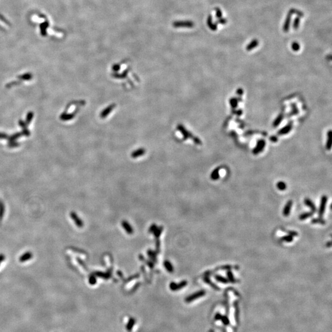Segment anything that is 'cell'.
Wrapping results in <instances>:
<instances>
[{"instance_id":"cell-12","label":"cell","mask_w":332,"mask_h":332,"mask_svg":"<svg viewBox=\"0 0 332 332\" xmlns=\"http://www.w3.org/2000/svg\"><path fill=\"white\" fill-rule=\"evenodd\" d=\"M204 281H205L207 283H208V284H209V285H210L212 288L216 289V290H219V288L215 284V283H213L210 281V279H209V278H208L207 276H206V277L204 278Z\"/></svg>"},{"instance_id":"cell-2","label":"cell","mask_w":332,"mask_h":332,"mask_svg":"<svg viewBox=\"0 0 332 332\" xmlns=\"http://www.w3.org/2000/svg\"><path fill=\"white\" fill-rule=\"evenodd\" d=\"M327 199H328L327 197L325 195L322 196V197H321L320 208H319V218H322L324 215V213L325 209L326 204V202H327Z\"/></svg>"},{"instance_id":"cell-19","label":"cell","mask_w":332,"mask_h":332,"mask_svg":"<svg viewBox=\"0 0 332 332\" xmlns=\"http://www.w3.org/2000/svg\"><path fill=\"white\" fill-rule=\"evenodd\" d=\"M281 240H282V241H283V242H291L293 240V237H292V235H285V236L282 237L281 239Z\"/></svg>"},{"instance_id":"cell-11","label":"cell","mask_w":332,"mask_h":332,"mask_svg":"<svg viewBox=\"0 0 332 332\" xmlns=\"http://www.w3.org/2000/svg\"><path fill=\"white\" fill-rule=\"evenodd\" d=\"M314 212L313 211L310 212L304 213L301 214V215L299 216V219H300V220H304V219H307L310 217H312L314 215Z\"/></svg>"},{"instance_id":"cell-4","label":"cell","mask_w":332,"mask_h":332,"mask_svg":"<svg viewBox=\"0 0 332 332\" xmlns=\"http://www.w3.org/2000/svg\"><path fill=\"white\" fill-rule=\"evenodd\" d=\"M292 204H293V202L291 200L288 201L287 202V204L285 206V207H284V208H283V214L285 217H288L289 215H290Z\"/></svg>"},{"instance_id":"cell-38","label":"cell","mask_w":332,"mask_h":332,"mask_svg":"<svg viewBox=\"0 0 332 332\" xmlns=\"http://www.w3.org/2000/svg\"><path fill=\"white\" fill-rule=\"evenodd\" d=\"M208 332H214V331H213V330H210L209 331H208Z\"/></svg>"},{"instance_id":"cell-7","label":"cell","mask_w":332,"mask_h":332,"mask_svg":"<svg viewBox=\"0 0 332 332\" xmlns=\"http://www.w3.org/2000/svg\"><path fill=\"white\" fill-rule=\"evenodd\" d=\"M304 204H306L308 207H309L311 210L314 212H315L316 211V208H315V206L314 205V203L313 202V201L310 200L309 198H306L304 200Z\"/></svg>"},{"instance_id":"cell-30","label":"cell","mask_w":332,"mask_h":332,"mask_svg":"<svg viewBox=\"0 0 332 332\" xmlns=\"http://www.w3.org/2000/svg\"><path fill=\"white\" fill-rule=\"evenodd\" d=\"M19 144L18 143H17V142H15L14 141H13V142H10L9 143V144H8V146H9V147H13V148H14V147H15L19 146Z\"/></svg>"},{"instance_id":"cell-21","label":"cell","mask_w":332,"mask_h":332,"mask_svg":"<svg viewBox=\"0 0 332 332\" xmlns=\"http://www.w3.org/2000/svg\"><path fill=\"white\" fill-rule=\"evenodd\" d=\"M289 13H290L292 15L293 14H297V15H298L299 17H303V16H304L303 13L302 12H301L300 10H297V9H291L290 10V12H289Z\"/></svg>"},{"instance_id":"cell-8","label":"cell","mask_w":332,"mask_h":332,"mask_svg":"<svg viewBox=\"0 0 332 332\" xmlns=\"http://www.w3.org/2000/svg\"><path fill=\"white\" fill-rule=\"evenodd\" d=\"M122 225L123 228L126 230V231L128 234H132L133 233V228L131 227V226L127 222H125V221L123 222L122 223Z\"/></svg>"},{"instance_id":"cell-16","label":"cell","mask_w":332,"mask_h":332,"mask_svg":"<svg viewBox=\"0 0 332 332\" xmlns=\"http://www.w3.org/2000/svg\"><path fill=\"white\" fill-rule=\"evenodd\" d=\"M32 77H33V75L31 73H25L24 74H22V75H20L18 76V78L20 79H22V80H30Z\"/></svg>"},{"instance_id":"cell-37","label":"cell","mask_w":332,"mask_h":332,"mask_svg":"<svg viewBox=\"0 0 332 332\" xmlns=\"http://www.w3.org/2000/svg\"><path fill=\"white\" fill-rule=\"evenodd\" d=\"M326 247H331V242H330V241L328 242L327 243H326Z\"/></svg>"},{"instance_id":"cell-20","label":"cell","mask_w":332,"mask_h":332,"mask_svg":"<svg viewBox=\"0 0 332 332\" xmlns=\"http://www.w3.org/2000/svg\"><path fill=\"white\" fill-rule=\"evenodd\" d=\"M311 223L313 224H325V221L324 220V219H322V218H314L313 219Z\"/></svg>"},{"instance_id":"cell-14","label":"cell","mask_w":332,"mask_h":332,"mask_svg":"<svg viewBox=\"0 0 332 332\" xmlns=\"http://www.w3.org/2000/svg\"><path fill=\"white\" fill-rule=\"evenodd\" d=\"M215 278L218 282H219L223 283H227L229 282V281L227 279H226L225 277H224L220 275H216L215 276Z\"/></svg>"},{"instance_id":"cell-32","label":"cell","mask_w":332,"mask_h":332,"mask_svg":"<svg viewBox=\"0 0 332 332\" xmlns=\"http://www.w3.org/2000/svg\"><path fill=\"white\" fill-rule=\"evenodd\" d=\"M19 125L22 127L24 129H25V128H26V123H25L24 122H23L22 121H19Z\"/></svg>"},{"instance_id":"cell-26","label":"cell","mask_w":332,"mask_h":332,"mask_svg":"<svg viewBox=\"0 0 332 332\" xmlns=\"http://www.w3.org/2000/svg\"><path fill=\"white\" fill-rule=\"evenodd\" d=\"M211 178L212 180H216L219 178V174H218V169H216L213 171L211 175Z\"/></svg>"},{"instance_id":"cell-10","label":"cell","mask_w":332,"mask_h":332,"mask_svg":"<svg viewBox=\"0 0 332 332\" xmlns=\"http://www.w3.org/2000/svg\"><path fill=\"white\" fill-rule=\"evenodd\" d=\"M207 24L208 26H209V28L213 30V31H216L217 29V26L215 24H213L212 22V17L211 15H209L208 17V20H207Z\"/></svg>"},{"instance_id":"cell-25","label":"cell","mask_w":332,"mask_h":332,"mask_svg":"<svg viewBox=\"0 0 332 332\" xmlns=\"http://www.w3.org/2000/svg\"><path fill=\"white\" fill-rule=\"evenodd\" d=\"M22 135H23L22 133H16L9 138V141L10 142L15 141L16 139H17L18 138H19L20 136H22Z\"/></svg>"},{"instance_id":"cell-23","label":"cell","mask_w":332,"mask_h":332,"mask_svg":"<svg viewBox=\"0 0 332 332\" xmlns=\"http://www.w3.org/2000/svg\"><path fill=\"white\" fill-rule=\"evenodd\" d=\"M277 188L279 189L281 191H283L285 190L287 188V186L286 184L284 183V182L283 181H279V183L277 184Z\"/></svg>"},{"instance_id":"cell-31","label":"cell","mask_w":332,"mask_h":332,"mask_svg":"<svg viewBox=\"0 0 332 332\" xmlns=\"http://www.w3.org/2000/svg\"><path fill=\"white\" fill-rule=\"evenodd\" d=\"M287 233L289 234V235H292V237H297V235H298V233L294 231H288Z\"/></svg>"},{"instance_id":"cell-24","label":"cell","mask_w":332,"mask_h":332,"mask_svg":"<svg viewBox=\"0 0 332 332\" xmlns=\"http://www.w3.org/2000/svg\"><path fill=\"white\" fill-rule=\"evenodd\" d=\"M299 23H300V19H299V17H296L295 19L294 20V22L293 24V27L294 30H297L299 28Z\"/></svg>"},{"instance_id":"cell-35","label":"cell","mask_w":332,"mask_h":332,"mask_svg":"<svg viewBox=\"0 0 332 332\" xmlns=\"http://www.w3.org/2000/svg\"><path fill=\"white\" fill-rule=\"evenodd\" d=\"M8 138V135L4 133L0 132V139H6Z\"/></svg>"},{"instance_id":"cell-3","label":"cell","mask_w":332,"mask_h":332,"mask_svg":"<svg viewBox=\"0 0 332 332\" xmlns=\"http://www.w3.org/2000/svg\"><path fill=\"white\" fill-rule=\"evenodd\" d=\"M186 285H187V282L186 281H181L179 283L172 282L170 284V288L171 289V290L172 291H178L179 290H180V289L186 287Z\"/></svg>"},{"instance_id":"cell-13","label":"cell","mask_w":332,"mask_h":332,"mask_svg":"<svg viewBox=\"0 0 332 332\" xmlns=\"http://www.w3.org/2000/svg\"><path fill=\"white\" fill-rule=\"evenodd\" d=\"M73 116H74V115H73V114L68 115L66 113H63L60 116V118L62 121H68V120H69L71 119H73Z\"/></svg>"},{"instance_id":"cell-22","label":"cell","mask_w":332,"mask_h":332,"mask_svg":"<svg viewBox=\"0 0 332 332\" xmlns=\"http://www.w3.org/2000/svg\"><path fill=\"white\" fill-rule=\"evenodd\" d=\"M33 116H34V114H33V112H31V111L29 112V113L27 114V115H26V124H30V122L31 121V120L33 119Z\"/></svg>"},{"instance_id":"cell-36","label":"cell","mask_w":332,"mask_h":332,"mask_svg":"<svg viewBox=\"0 0 332 332\" xmlns=\"http://www.w3.org/2000/svg\"><path fill=\"white\" fill-rule=\"evenodd\" d=\"M17 83H17V82H16V81H15V82H13V83H9V84H7L6 87H8V88H10V87H12L13 85H17Z\"/></svg>"},{"instance_id":"cell-6","label":"cell","mask_w":332,"mask_h":332,"mask_svg":"<svg viewBox=\"0 0 332 332\" xmlns=\"http://www.w3.org/2000/svg\"><path fill=\"white\" fill-rule=\"evenodd\" d=\"M135 323H136V320H135V319L134 318H133V317L129 318V319H128V322H127V325H126V329H127V331L128 332H131V331H132V329H133V326H134V325L135 324Z\"/></svg>"},{"instance_id":"cell-29","label":"cell","mask_w":332,"mask_h":332,"mask_svg":"<svg viewBox=\"0 0 332 332\" xmlns=\"http://www.w3.org/2000/svg\"><path fill=\"white\" fill-rule=\"evenodd\" d=\"M216 16L217 18L220 19L222 17V12L219 8H216Z\"/></svg>"},{"instance_id":"cell-27","label":"cell","mask_w":332,"mask_h":332,"mask_svg":"<svg viewBox=\"0 0 332 332\" xmlns=\"http://www.w3.org/2000/svg\"><path fill=\"white\" fill-rule=\"evenodd\" d=\"M299 47H300V46H299V43H298V42H293V43H292V49H293V51H299Z\"/></svg>"},{"instance_id":"cell-1","label":"cell","mask_w":332,"mask_h":332,"mask_svg":"<svg viewBox=\"0 0 332 332\" xmlns=\"http://www.w3.org/2000/svg\"><path fill=\"white\" fill-rule=\"evenodd\" d=\"M206 292L204 290H201L198 291L194 293H192L191 295L188 296V297H186L185 299V301L186 303H191L192 301H193L194 300H196V299H198L199 298H201L202 297H204L205 294H206Z\"/></svg>"},{"instance_id":"cell-28","label":"cell","mask_w":332,"mask_h":332,"mask_svg":"<svg viewBox=\"0 0 332 332\" xmlns=\"http://www.w3.org/2000/svg\"><path fill=\"white\" fill-rule=\"evenodd\" d=\"M221 320L222 321V322L224 324V325H228L229 324V320L228 317L227 316H226V315H224V316H223L222 315V317L221 318Z\"/></svg>"},{"instance_id":"cell-9","label":"cell","mask_w":332,"mask_h":332,"mask_svg":"<svg viewBox=\"0 0 332 332\" xmlns=\"http://www.w3.org/2000/svg\"><path fill=\"white\" fill-rule=\"evenodd\" d=\"M258 44H259L258 41L256 39H255V40L251 41L250 43L247 45V47H246V49H247V51H251V50H252L253 49H254V48L256 47L257 46H258Z\"/></svg>"},{"instance_id":"cell-15","label":"cell","mask_w":332,"mask_h":332,"mask_svg":"<svg viewBox=\"0 0 332 332\" xmlns=\"http://www.w3.org/2000/svg\"><path fill=\"white\" fill-rule=\"evenodd\" d=\"M164 266L165 267V269L167 270L168 272H173L174 267H173L172 264L170 263V262H169L168 261H165L164 262Z\"/></svg>"},{"instance_id":"cell-17","label":"cell","mask_w":332,"mask_h":332,"mask_svg":"<svg viewBox=\"0 0 332 332\" xmlns=\"http://www.w3.org/2000/svg\"><path fill=\"white\" fill-rule=\"evenodd\" d=\"M41 34L42 35L45 36L46 34V30L47 28L48 27V24L46 22H44L43 24H41Z\"/></svg>"},{"instance_id":"cell-5","label":"cell","mask_w":332,"mask_h":332,"mask_svg":"<svg viewBox=\"0 0 332 332\" xmlns=\"http://www.w3.org/2000/svg\"><path fill=\"white\" fill-rule=\"evenodd\" d=\"M291 17H292V14L290 13H289L285 19V23L284 25H283V31L285 32H288L289 30V28H290V22H291Z\"/></svg>"},{"instance_id":"cell-34","label":"cell","mask_w":332,"mask_h":332,"mask_svg":"<svg viewBox=\"0 0 332 332\" xmlns=\"http://www.w3.org/2000/svg\"><path fill=\"white\" fill-rule=\"evenodd\" d=\"M222 317V314H220L219 313H217L216 315H215V320H221Z\"/></svg>"},{"instance_id":"cell-18","label":"cell","mask_w":332,"mask_h":332,"mask_svg":"<svg viewBox=\"0 0 332 332\" xmlns=\"http://www.w3.org/2000/svg\"><path fill=\"white\" fill-rule=\"evenodd\" d=\"M227 276L228 277V281L231 283H235L237 282V281L235 279V278L233 274V273L231 271H228L227 272Z\"/></svg>"},{"instance_id":"cell-33","label":"cell","mask_w":332,"mask_h":332,"mask_svg":"<svg viewBox=\"0 0 332 332\" xmlns=\"http://www.w3.org/2000/svg\"><path fill=\"white\" fill-rule=\"evenodd\" d=\"M226 22H227V20L226 19H220L218 21V23L223 24V25L226 24Z\"/></svg>"}]
</instances>
